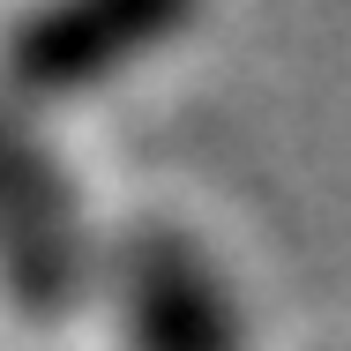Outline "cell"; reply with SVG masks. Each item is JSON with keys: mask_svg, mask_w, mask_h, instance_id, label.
<instances>
[{"mask_svg": "<svg viewBox=\"0 0 351 351\" xmlns=\"http://www.w3.org/2000/svg\"><path fill=\"white\" fill-rule=\"evenodd\" d=\"M0 284L45 329L68 322L90 291V247H82L75 195L15 105H0Z\"/></svg>", "mask_w": 351, "mask_h": 351, "instance_id": "cell-2", "label": "cell"}, {"mask_svg": "<svg viewBox=\"0 0 351 351\" xmlns=\"http://www.w3.org/2000/svg\"><path fill=\"white\" fill-rule=\"evenodd\" d=\"M202 0H38L8 38H0V90L8 105H53L82 97L165 38L195 23Z\"/></svg>", "mask_w": 351, "mask_h": 351, "instance_id": "cell-1", "label": "cell"}, {"mask_svg": "<svg viewBox=\"0 0 351 351\" xmlns=\"http://www.w3.org/2000/svg\"><path fill=\"white\" fill-rule=\"evenodd\" d=\"M120 306H128V337L135 351H247L239 306L224 299L217 269L202 247L172 224H135L112 254Z\"/></svg>", "mask_w": 351, "mask_h": 351, "instance_id": "cell-3", "label": "cell"}]
</instances>
